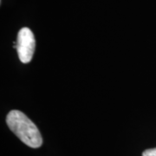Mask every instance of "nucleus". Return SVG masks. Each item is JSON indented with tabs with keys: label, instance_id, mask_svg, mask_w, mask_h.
I'll use <instances>...</instances> for the list:
<instances>
[{
	"label": "nucleus",
	"instance_id": "nucleus-1",
	"mask_svg": "<svg viewBox=\"0 0 156 156\" xmlns=\"http://www.w3.org/2000/svg\"><path fill=\"white\" fill-rule=\"evenodd\" d=\"M9 128L18 139L32 148H38L43 144V137L36 124L20 110H11L6 116Z\"/></svg>",
	"mask_w": 156,
	"mask_h": 156
},
{
	"label": "nucleus",
	"instance_id": "nucleus-2",
	"mask_svg": "<svg viewBox=\"0 0 156 156\" xmlns=\"http://www.w3.org/2000/svg\"><path fill=\"white\" fill-rule=\"evenodd\" d=\"M16 49L23 63H28L32 60L36 50V39L30 29L23 27L18 31Z\"/></svg>",
	"mask_w": 156,
	"mask_h": 156
},
{
	"label": "nucleus",
	"instance_id": "nucleus-3",
	"mask_svg": "<svg viewBox=\"0 0 156 156\" xmlns=\"http://www.w3.org/2000/svg\"><path fill=\"white\" fill-rule=\"evenodd\" d=\"M142 156H156V147L145 150L142 153Z\"/></svg>",
	"mask_w": 156,
	"mask_h": 156
}]
</instances>
